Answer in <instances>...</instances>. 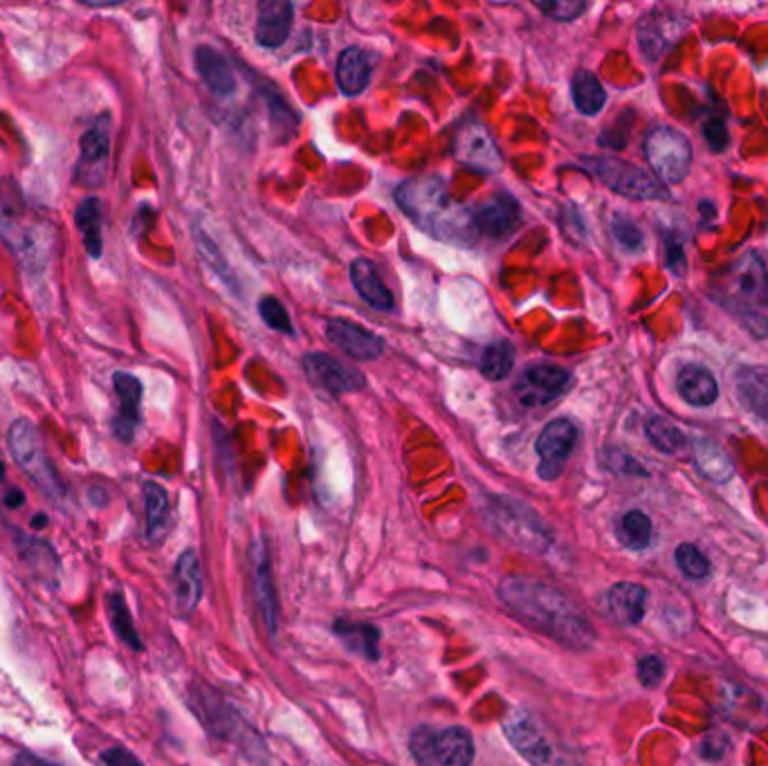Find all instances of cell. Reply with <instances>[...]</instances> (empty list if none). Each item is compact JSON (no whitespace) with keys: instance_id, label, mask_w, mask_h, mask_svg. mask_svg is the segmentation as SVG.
Returning <instances> with one entry per match:
<instances>
[{"instance_id":"d6a6232c","label":"cell","mask_w":768,"mask_h":766,"mask_svg":"<svg viewBox=\"0 0 768 766\" xmlns=\"http://www.w3.org/2000/svg\"><path fill=\"white\" fill-rule=\"evenodd\" d=\"M77 227L81 231L84 248L90 259H99L104 250V239H102V227H104V208L102 201L97 196H88L79 203L77 214H75Z\"/></svg>"},{"instance_id":"44dd1931","label":"cell","mask_w":768,"mask_h":766,"mask_svg":"<svg viewBox=\"0 0 768 766\" xmlns=\"http://www.w3.org/2000/svg\"><path fill=\"white\" fill-rule=\"evenodd\" d=\"M647 591L637 582H618L603 595V614L620 625L633 627L645 616Z\"/></svg>"},{"instance_id":"cb8c5ba5","label":"cell","mask_w":768,"mask_h":766,"mask_svg":"<svg viewBox=\"0 0 768 766\" xmlns=\"http://www.w3.org/2000/svg\"><path fill=\"white\" fill-rule=\"evenodd\" d=\"M677 389L683 401L692 407H710L719 398V385L710 369L704 364L688 362L679 369Z\"/></svg>"},{"instance_id":"603a6c76","label":"cell","mask_w":768,"mask_h":766,"mask_svg":"<svg viewBox=\"0 0 768 766\" xmlns=\"http://www.w3.org/2000/svg\"><path fill=\"white\" fill-rule=\"evenodd\" d=\"M113 385L119 398V412L113 423V429L119 441L130 443L136 437L140 425V405H142V382L126 372H117L113 376Z\"/></svg>"},{"instance_id":"9a60e30c","label":"cell","mask_w":768,"mask_h":766,"mask_svg":"<svg viewBox=\"0 0 768 766\" xmlns=\"http://www.w3.org/2000/svg\"><path fill=\"white\" fill-rule=\"evenodd\" d=\"M250 574H252V587L256 595V605L263 616L265 629L268 635L275 637L279 629V603H277V587L273 578V566H270V553L265 547V540L259 536L254 538L250 547Z\"/></svg>"},{"instance_id":"db71d44e","label":"cell","mask_w":768,"mask_h":766,"mask_svg":"<svg viewBox=\"0 0 768 766\" xmlns=\"http://www.w3.org/2000/svg\"><path fill=\"white\" fill-rule=\"evenodd\" d=\"M48 515L46 513H39V515H35V517H32V528H35V530H41V528H46L48 526Z\"/></svg>"},{"instance_id":"4fadbf2b","label":"cell","mask_w":768,"mask_h":766,"mask_svg":"<svg viewBox=\"0 0 768 766\" xmlns=\"http://www.w3.org/2000/svg\"><path fill=\"white\" fill-rule=\"evenodd\" d=\"M111 155V130L109 115L97 117V122L86 128L79 147V162L75 166V180L81 187H99L109 169Z\"/></svg>"},{"instance_id":"ba28073f","label":"cell","mask_w":768,"mask_h":766,"mask_svg":"<svg viewBox=\"0 0 768 766\" xmlns=\"http://www.w3.org/2000/svg\"><path fill=\"white\" fill-rule=\"evenodd\" d=\"M10 452L14 461L18 463V468L35 481L48 497L52 499H63L65 497V486L59 479L52 461L46 456L39 429L37 425L27 418H16L10 427L8 435Z\"/></svg>"},{"instance_id":"8992f818","label":"cell","mask_w":768,"mask_h":766,"mask_svg":"<svg viewBox=\"0 0 768 766\" xmlns=\"http://www.w3.org/2000/svg\"><path fill=\"white\" fill-rule=\"evenodd\" d=\"M410 753L418 766H473L477 751L461 726H418L410 736Z\"/></svg>"},{"instance_id":"f1b7e54d","label":"cell","mask_w":768,"mask_h":766,"mask_svg":"<svg viewBox=\"0 0 768 766\" xmlns=\"http://www.w3.org/2000/svg\"><path fill=\"white\" fill-rule=\"evenodd\" d=\"M351 279L366 304H372L378 311L393 309V294L385 286V281L376 271V265L369 259H355L351 263Z\"/></svg>"},{"instance_id":"30bf717a","label":"cell","mask_w":768,"mask_h":766,"mask_svg":"<svg viewBox=\"0 0 768 766\" xmlns=\"http://www.w3.org/2000/svg\"><path fill=\"white\" fill-rule=\"evenodd\" d=\"M645 158L663 185H679L688 178L692 166V145L675 126H652L643 142Z\"/></svg>"},{"instance_id":"ac0fdd59","label":"cell","mask_w":768,"mask_h":766,"mask_svg":"<svg viewBox=\"0 0 768 766\" xmlns=\"http://www.w3.org/2000/svg\"><path fill=\"white\" fill-rule=\"evenodd\" d=\"M688 29V18L667 10H654L639 23V46L647 59L658 61Z\"/></svg>"},{"instance_id":"7a4b0ae2","label":"cell","mask_w":768,"mask_h":766,"mask_svg":"<svg viewBox=\"0 0 768 766\" xmlns=\"http://www.w3.org/2000/svg\"><path fill=\"white\" fill-rule=\"evenodd\" d=\"M395 203L420 229L445 243L470 246L479 235L473 210L456 203L439 178H414L398 187Z\"/></svg>"},{"instance_id":"1f68e13d","label":"cell","mask_w":768,"mask_h":766,"mask_svg":"<svg viewBox=\"0 0 768 766\" xmlns=\"http://www.w3.org/2000/svg\"><path fill=\"white\" fill-rule=\"evenodd\" d=\"M374 61L362 48H347L338 59V84L344 95H360L372 81Z\"/></svg>"},{"instance_id":"6da1fadb","label":"cell","mask_w":768,"mask_h":766,"mask_svg":"<svg viewBox=\"0 0 768 766\" xmlns=\"http://www.w3.org/2000/svg\"><path fill=\"white\" fill-rule=\"evenodd\" d=\"M496 595L519 623L569 650H589L595 629L589 618L559 589L532 576L513 574L496 587Z\"/></svg>"},{"instance_id":"ffe728a7","label":"cell","mask_w":768,"mask_h":766,"mask_svg":"<svg viewBox=\"0 0 768 766\" xmlns=\"http://www.w3.org/2000/svg\"><path fill=\"white\" fill-rule=\"evenodd\" d=\"M174 598H176V610L180 616H191L203 598V566H200L198 553L193 549H187L174 566Z\"/></svg>"},{"instance_id":"60d3db41","label":"cell","mask_w":768,"mask_h":766,"mask_svg":"<svg viewBox=\"0 0 768 766\" xmlns=\"http://www.w3.org/2000/svg\"><path fill=\"white\" fill-rule=\"evenodd\" d=\"M612 231H614V239L627 250V252H639L645 243L643 239V231L641 227L633 223L631 218L622 216V214H616L612 218Z\"/></svg>"},{"instance_id":"2e32d148","label":"cell","mask_w":768,"mask_h":766,"mask_svg":"<svg viewBox=\"0 0 768 766\" xmlns=\"http://www.w3.org/2000/svg\"><path fill=\"white\" fill-rule=\"evenodd\" d=\"M571 385V374L551 364H538L517 382V398L524 407H544L559 398Z\"/></svg>"},{"instance_id":"7dc6e473","label":"cell","mask_w":768,"mask_h":766,"mask_svg":"<svg viewBox=\"0 0 768 766\" xmlns=\"http://www.w3.org/2000/svg\"><path fill=\"white\" fill-rule=\"evenodd\" d=\"M665 263L677 277L685 273V252L681 239L675 231H665Z\"/></svg>"},{"instance_id":"7c38bea8","label":"cell","mask_w":768,"mask_h":766,"mask_svg":"<svg viewBox=\"0 0 768 766\" xmlns=\"http://www.w3.org/2000/svg\"><path fill=\"white\" fill-rule=\"evenodd\" d=\"M454 158L479 174H496L504 166L501 153L488 133V128L479 120H465L458 124L452 142Z\"/></svg>"},{"instance_id":"5b68a950","label":"cell","mask_w":768,"mask_h":766,"mask_svg":"<svg viewBox=\"0 0 768 766\" xmlns=\"http://www.w3.org/2000/svg\"><path fill=\"white\" fill-rule=\"evenodd\" d=\"M717 299L740 317L768 306V265L759 252H744L717 281Z\"/></svg>"},{"instance_id":"816d5d0a","label":"cell","mask_w":768,"mask_h":766,"mask_svg":"<svg viewBox=\"0 0 768 766\" xmlns=\"http://www.w3.org/2000/svg\"><path fill=\"white\" fill-rule=\"evenodd\" d=\"M12 766H59V764L48 762V759H43V757H39V755H35V753L23 751V753H18V755L14 757Z\"/></svg>"},{"instance_id":"484cf974","label":"cell","mask_w":768,"mask_h":766,"mask_svg":"<svg viewBox=\"0 0 768 766\" xmlns=\"http://www.w3.org/2000/svg\"><path fill=\"white\" fill-rule=\"evenodd\" d=\"M332 635H336L340 639V643L362 656V658H369V661H378L380 658V629L374 625V623H366V620H353V618H338L336 623H332Z\"/></svg>"},{"instance_id":"f5cc1de1","label":"cell","mask_w":768,"mask_h":766,"mask_svg":"<svg viewBox=\"0 0 768 766\" xmlns=\"http://www.w3.org/2000/svg\"><path fill=\"white\" fill-rule=\"evenodd\" d=\"M23 504H25V494H23L18 488H10V490L5 492V506H8L10 511L21 508Z\"/></svg>"},{"instance_id":"4316f807","label":"cell","mask_w":768,"mask_h":766,"mask_svg":"<svg viewBox=\"0 0 768 766\" xmlns=\"http://www.w3.org/2000/svg\"><path fill=\"white\" fill-rule=\"evenodd\" d=\"M16 549H18L21 560L32 569V574L48 585H56L61 564H59V555L50 542L18 532Z\"/></svg>"},{"instance_id":"4dcf8cb0","label":"cell","mask_w":768,"mask_h":766,"mask_svg":"<svg viewBox=\"0 0 768 766\" xmlns=\"http://www.w3.org/2000/svg\"><path fill=\"white\" fill-rule=\"evenodd\" d=\"M142 494H144V513H147V540L151 544H160L166 538V532H169V522H172L169 494H166V490L155 481H147L142 486Z\"/></svg>"},{"instance_id":"7402d4cb","label":"cell","mask_w":768,"mask_h":766,"mask_svg":"<svg viewBox=\"0 0 768 766\" xmlns=\"http://www.w3.org/2000/svg\"><path fill=\"white\" fill-rule=\"evenodd\" d=\"M328 340L336 344L340 351H344L353 360H376L380 357L385 344L376 336V332L366 330L353 322L347 319H332L326 326Z\"/></svg>"},{"instance_id":"ab89813d","label":"cell","mask_w":768,"mask_h":766,"mask_svg":"<svg viewBox=\"0 0 768 766\" xmlns=\"http://www.w3.org/2000/svg\"><path fill=\"white\" fill-rule=\"evenodd\" d=\"M675 560L679 564V569L685 578H692V580H704L710 576V560L704 555V551H701L698 547L694 544H679L677 547V553H675Z\"/></svg>"},{"instance_id":"681fc988","label":"cell","mask_w":768,"mask_h":766,"mask_svg":"<svg viewBox=\"0 0 768 766\" xmlns=\"http://www.w3.org/2000/svg\"><path fill=\"white\" fill-rule=\"evenodd\" d=\"M704 136H706V140H708V145H710L713 151H723V149L728 147V140H730L728 128H726V124H723L721 120H710V122H706Z\"/></svg>"},{"instance_id":"52a82bcc","label":"cell","mask_w":768,"mask_h":766,"mask_svg":"<svg viewBox=\"0 0 768 766\" xmlns=\"http://www.w3.org/2000/svg\"><path fill=\"white\" fill-rule=\"evenodd\" d=\"M580 164L600 183L620 196L637 198V201H667V198H670V191H667L660 180L641 169V166L625 162L620 158L587 155Z\"/></svg>"},{"instance_id":"5bb4252c","label":"cell","mask_w":768,"mask_h":766,"mask_svg":"<svg viewBox=\"0 0 768 766\" xmlns=\"http://www.w3.org/2000/svg\"><path fill=\"white\" fill-rule=\"evenodd\" d=\"M576 443L578 427L569 418H555L542 429L536 450L540 454L538 473L544 481H555L564 473V465L569 461Z\"/></svg>"},{"instance_id":"ee69618b","label":"cell","mask_w":768,"mask_h":766,"mask_svg":"<svg viewBox=\"0 0 768 766\" xmlns=\"http://www.w3.org/2000/svg\"><path fill=\"white\" fill-rule=\"evenodd\" d=\"M603 461H605V465H607V468H609L612 473L627 475V477H647V470L643 468V465H641L637 459H633V456L625 454L622 450H616V448L605 450Z\"/></svg>"},{"instance_id":"d6986e66","label":"cell","mask_w":768,"mask_h":766,"mask_svg":"<svg viewBox=\"0 0 768 766\" xmlns=\"http://www.w3.org/2000/svg\"><path fill=\"white\" fill-rule=\"evenodd\" d=\"M304 369L315 385L330 393H351L364 387V376L355 366L328 353H309L304 357Z\"/></svg>"},{"instance_id":"8fae6325","label":"cell","mask_w":768,"mask_h":766,"mask_svg":"<svg viewBox=\"0 0 768 766\" xmlns=\"http://www.w3.org/2000/svg\"><path fill=\"white\" fill-rule=\"evenodd\" d=\"M189 706L193 715L203 721V726L218 740H234L245 744L243 738L254 736L248 726L243 728V719L234 713V708L227 706L225 699L216 694V690H212L210 686L193 683L189 688Z\"/></svg>"},{"instance_id":"277c9868","label":"cell","mask_w":768,"mask_h":766,"mask_svg":"<svg viewBox=\"0 0 768 766\" xmlns=\"http://www.w3.org/2000/svg\"><path fill=\"white\" fill-rule=\"evenodd\" d=\"M486 519L496 536L513 547L530 553H546L553 544V532L536 508L519 502L515 497H490L486 506Z\"/></svg>"},{"instance_id":"d4e9b609","label":"cell","mask_w":768,"mask_h":766,"mask_svg":"<svg viewBox=\"0 0 768 766\" xmlns=\"http://www.w3.org/2000/svg\"><path fill=\"white\" fill-rule=\"evenodd\" d=\"M292 27V5L286 0H263L259 3L256 41L263 48H279L288 41Z\"/></svg>"},{"instance_id":"f546056e","label":"cell","mask_w":768,"mask_h":766,"mask_svg":"<svg viewBox=\"0 0 768 766\" xmlns=\"http://www.w3.org/2000/svg\"><path fill=\"white\" fill-rule=\"evenodd\" d=\"M740 401L761 420H768V366H744L734 376Z\"/></svg>"},{"instance_id":"3957f363","label":"cell","mask_w":768,"mask_h":766,"mask_svg":"<svg viewBox=\"0 0 768 766\" xmlns=\"http://www.w3.org/2000/svg\"><path fill=\"white\" fill-rule=\"evenodd\" d=\"M0 237L12 248L25 273L41 275L48 268L54 227L32 214L18 196L0 193Z\"/></svg>"},{"instance_id":"f6af8a7d","label":"cell","mask_w":768,"mask_h":766,"mask_svg":"<svg viewBox=\"0 0 768 766\" xmlns=\"http://www.w3.org/2000/svg\"><path fill=\"white\" fill-rule=\"evenodd\" d=\"M536 8L555 21H574L587 10V3H580V0H549V3H536Z\"/></svg>"},{"instance_id":"83f0119b","label":"cell","mask_w":768,"mask_h":766,"mask_svg":"<svg viewBox=\"0 0 768 766\" xmlns=\"http://www.w3.org/2000/svg\"><path fill=\"white\" fill-rule=\"evenodd\" d=\"M196 71L218 97H229L237 90V75H234L229 61L210 46L196 48Z\"/></svg>"},{"instance_id":"e575fe53","label":"cell","mask_w":768,"mask_h":766,"mask_svg":"<svg viewBox=\"0 0 768 766\" xmlns=\"http://www.w3.org/2000/svg\"><path fill=\"white\" fill-rule=\"evenodd\" d=\"M571 95L576 109L582 115H597L607 104V92L600 79L589 71H578L571 81Z\"/></svg>"},{"instance_id":"e0dca14e","label":"cell","mask_w":768,"mask_h":766,"mask_svg":"<svg viewBox=\"0 0 768 766\" xmlns=\"http://www.w3.org/2000/svg\"><path fill=\"white\" fill-rule=\"evenodd\" d=\"M477 235L490 239H506L521 223V210L511 193H494L473 208Z\"/></svg>"},{"instance_id":"74e56055","label":"cell","mask_w":768,"mask_h":766,"mask_svg":"<svg viewBox=\"0 0 768 766\" xmlns=\"http://www.w3.org/2000/svg\"><path fill=\"white\" fill-rule=\"evenodd\" d=\"M647 441L663 454H677L685 445L683 429L663 416H650L645 423Z\"/></svg>"},{"instance_id":"11a10c76","label":"cell","mask_w":768,"mask_h":766,"mask_svg":"<svg viewBox=\"0 0 768 766\" xmlns=\"http://www.w3.org/2000/svg\"><path fill=\"white\" fill-rule=\"evenodd\" d=\"M3 479H5V465H3V461H0V481Z\"/></svg>"},{"instance_id":"f35d334b","label":"cell","mask_w":768,"mask_h":766,"mask_svg":"<svg viewBox=\"0 0 768 766\" xmlns=\"http://www.w3.org/2000/svg\"><path fill=\"white\" fill-rule=\"evenodd\" d=\"M515 364V347L508 340L492 342L481 357V374L488 380H504Z\"/></svg>"},{"instance_id":"f907efd6","label":"cell","mask_w":768,"mask_h":766,"mask_svg":"<svg viewBox=\"0 0 768 766\" xmlns=\"http://www.w3.org/2000/svg\"><path fill=\"white\" fill-rule=\"evenodd\" d=\"M102 764L104 766H144L136 755H133L130 751L122 749V746H113V749H106L102 753Z\"/></svg>"},{"instance_id":"836d02e7","label":"cell","mask_w":768,"mask_h":766,"mask_svg":"<svg viewBox=\"0 0 768 766\" xmlns=\"http://www.w3.org/2000/svg\"><path fill=\"white\" fill-rule=\"evenodd\" d=\"M696 470L715 484H728L734 477V465L728 454L710 439H696L692 443Z\"/></svg>"},{"instance_id":"bcb514c9","label":"cell","mask_w":768,"mask_h":766,"mask_svg":"<svg viewBox=\"0 0 768 766\" xmlns=\"http://www.w3.org/2000/svg\"><path fill=\"white\" fill-rule=\"evenodd\" d=\"M665 677V661L656 654L639 658V679L645 688H656Z\"/></svg>"},{"instance_id":"d590c367","label":"cell","mask_w":768,"mask_h":766,"mask_svg":"<svg viewBox=\"0 0 768 766\" xmlns=\"http://www.w3.org/2000/svg\"><path fill=\"white\" fill-rule=\"evenodd\" d=\"M616 536L629 551H645L654 536L652 519L643 511H629L618 519Z\"/></svg>"},{"instance_id":"c3c4849f","label":"cell","mask_w":768,"mask_h":766,"mask_svg":"<svg viewBox=\"0 0 768 766\" xmlns=\"http://www.w3.org/2000/svg\"><path fill=\"white\" fill-rule=\"evenodd\" d=\"M728 751H730V740L723 736V732H710V736H706L704 740H701V746H698L701 757L710 759V762L723 759V755Z\"/></svg>"},{"instance_id":"b9f144b4","label":"cell","mask_w":768,"mask_h":766,"mask_svg":"<svg viewBox=\"0 0 768 766\" xmlns=\"http://www.w3.org/2000/svg\"><path fill=\"white\" fill-rule=\"evenodd\" d=\"M196 243H198V250L200 254H203L205 263L210 265V268H214V273L227 281L229 286H234V279H231V273H229V265L225 263L221 250L216 248V243L205 235V231H196Z\"/></svg>"},{"instance_id":"7bdbcfd3","label":"cell","mask_w":768,"mask_h":766,"mask_svg":"<svg viewBox=\"0 0 768 766\" xmlns=\"http://www.w3.org/2000/svg\"><path fill=\"white\" fill-rule=\"evenodd\" d=\"M259 315L263 317V322L268 324L275 330L281 332H292V324H290V315L286 311V306L279 302L277 297H263L259 302Z\"/></svg>"},{"instance_id":"8d00e7d4","label":"cell","mask_w":768,"mask_h":766,"mask_svg":"<svg viewBox=\"0 0 768 766\" xmlns=\"http://www.w3.org/2000/svg\"><path fill=\"white\" fill-rule=\"evenodd\" d=\"M106 607H109V616H111V625L115 629V635L119 637L122 643H126L130 650H136V652H142L144 650V643L138 635V629H136V623H133V616L128 612V605H126V598L119 593V591H113L109 593L106 598Z\"/></svg>"},{"instance_id":"9c48e42d","label":"cell","mask_w":768,"mask_h":766,"mask_svg":"<svg viewBox=\"0 0 768 766\" xmlns=\"http://www.w3.org/2000/svg\"><path fill=\"white\" fill-rule=\"evenodd\" d=\"M504 732L515 751L532 766H578L551 732L528 713L515 711L504 721Z\"/></svg>"}]
</instances>
